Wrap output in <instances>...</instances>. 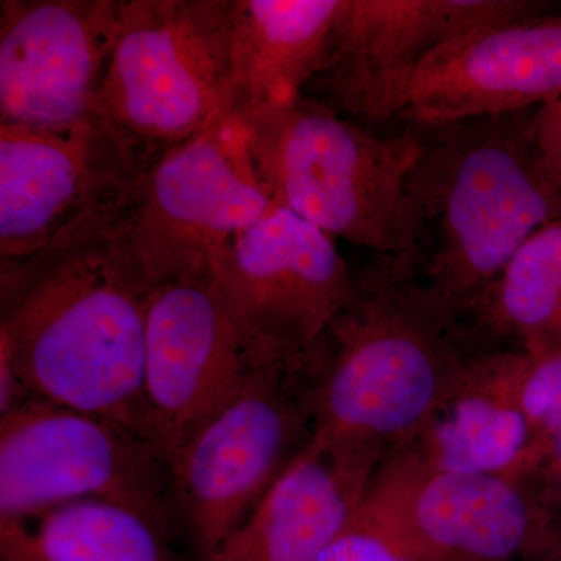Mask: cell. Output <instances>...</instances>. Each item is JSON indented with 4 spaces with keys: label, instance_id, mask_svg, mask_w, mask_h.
Masks as SVG:
<instances>
[{
    "label": "cell",
    "instance_id": "15",
    "mask_svg": "<svg viewBox=\"0 0 561 561\" xmlns=\"http://www.w3.org/2000/svg\"><path fill=\"white\" fill-rule=\"evenodd\" d=\"M561 101V14L456 41L424 61L404 117L419 127L523 113Z\"/></svg>",
    "mask_w": 561,
    "mask_h": 561
},
{
    "label": "cell",
    "instance_id": "10",
    "mask_svg": "<svg viewBox=\"0 0 561 561\" xmlns=\"http://www.w3.org/2000/svg\"><path fill=\"white\" fill-rule=\"evenodd\" d=\"M357 508L415 561H538L552 540L523 482L435 470L405 449L383 461Z\"/></svg>",
    "mask_w": 561,
    "mask_h": 561
},
{
    "label": "cell",
    "instance_id": "24",
    "mask_svg": "<svg viewBox=\"0 0 561 561\" xmlns=\"http://www.w3.org/2000/svg\"><path fill=\"white\" fill-rule=\"evenodd\" d=\"M534 125L542 168L561 191V101L537 110Z\"/></svg>",
    "mask_w": 561,
    "mask_h": 561
},
{
    "label": "cell",
    "instance_id": "16",
    "mask_svg": "<svg viewBox=\"0 0 561 561\" xmlns=\"http://www.w3.org/2000/svg\"><path fill=\"white\" fill-rule=\"evenodd\" d=\"M530 364L519 350L479 354L405 451L435 470L515 478L535 442L523 404Z\"/></svg>",
    "mask_w": 561,
    "mask_h": 561
},
{
    "label": "cell",
    "instance_id": "17",
    "mask_svg": "<svg viewBox=\"0 0 561 561\" xmlns=\"http://www.w3.org/2000/svg\"><path fill=\"white\" fill-rule=\"evenodd\" d=\"M370 482L311 437L208 561H313Z\"/></svg>",
    "mask_w": 561,
    "mask_h": 561
},
{
    "label": "cell",
    "instance_id": "12",
    "mask_svg": "<svg viewBox=\"0 0 561 561\" xmlns=\"http://www.w3.org/2000/svg\"><path fill=\"white\" fill-rule=\"evenodd\" d=\"M210 273L251 327L290 359L321 341L356 284L335 239L276 203L216 254Z\"/></svg>",
    "mask_w": 561,
    "mask_h": 561
},
{
    "label": "cell",
    "instance_id": "5",
    "mask_svg": "<svg viewBox=\"0 0 561 561\" xmlns=\"http://www.w3.org/2000/svg\"><path fill=\"white\" fill-rule=\"evenodd\" d=\"M234 0H122L90 122L138 179L232 117Z\"/></svg>",
    "mask_w": 561,
    "mask_h": 561
},
{
    "label": "cell",
    "instance_id": "9",
    "mask_svg": "<svg viewBox=\"0 0 561 561\" xmlns=\"http://www.w3.org/2000/svg\"><path fill=\"white\" fill-rule=\"evenodd\" d=\"M273 205L232 116L135 181L124 227L151 279L169 283L210 273L216 254Z\"/></svg>",
    "mask_w": 561,
    "mask_h": 561
},
{
    "label": "cell",
    "instance_id": "21",
    "mask_svg": "<svg viewBox=\"0 0 561 561\" xmlns=\"http://www.w3.org/2000/svg\"><path fill=\"white\" fill-rule=\"evenodd\" d=\"M523 404L534 431V449L561 427V350L531 359L524 379Z\"/></svg>",
    "mask_w": 561,
    "mask_h": 561
},
{
    "label": "cell",
    "instance_id": "22",
    "mask_svg": "<svg viewBox=\"0 0 561 561\" xmlns=\"http://www.w3.org/2000/svg\"><path fill=\"white\" fill-rule=\"evenodd\" d=\"M313 561L415 560L356 505L339 534L328 542L327 548Z\"/></svg>",
    "mask_w": 561,
    "mask_h": 561
},
{
    "label": "cell",
    "instance_id": "4",
    "mask_svg": "<svg viewBox=\"0 0 561 561\" xmlns=\"http://www.w3.org/2000/svg\"><path fill=\"white\" fill-rule=\"evenodd\" d=\"M234 117L276 205L373 256L415 254L408 183L420 127L382 136L309 95Z\"/></svg>",
    "mask_w": 561,
    "mask_h": 561
},
{
    "label": "cell",
    "instance_id": "8",
    "mask_svg": "<svg viewBox=\"0 0 561 561\" xmlns=\"http://www.w3.org/2000/svg\"><path fill=\"white\" fill-rule=\"evenodd\" d=\"M295 360L251 327L213 273L157 284L144 382L154 445L171 460L265 368Z\"/></svg>",
    "mask_w": 561,
    "mask_h": 561
},
{
    "label": "cell",
    "instance_id": "14",
    "mask_svg": "<svg viewBox=\"0 0 561 561\" xmlns=\"http://www.w3.org/2000/svg\"><path fill=\"white\" fill-rule=\"evenodd\" d=\"M136 180L91 122L65 131L0 124V262L35 256Z\"/></svg>",
    "mask_w": 561,
    "mask_h": 561
},
{
    "label": "cell",
    "instance_id": "18",
    "mask_svg": "<svg viewBox=\"0 0 561 561\" xmlns=\"http://www.w3.org/2000/svg\"><path fill=\"white\" fill-rule=\"evenodd\" d=\"M342 0H234L232 116L300 101L319 76Z\"/></svg>",
    "mask_w": 561,
    "mask_h": 561
},
{
    "label": "cell",
    "instance_id": "13",
    "mask_svg": "<svg viewBox=\"0 0 561 561\" xmlns=\"http://www.w3.org/2000/svg\"><path fill=\"white\" fill-rule=\"evenodd\" d=\"M122 0L0 2V124L65 131L90 122Z\"/></svg>",
    "mask_w": 561,
    "mask_h": 561
},
{
    "label": "cell",
    "instance_id": "3",
    "mask_svg": "<svg viewBox=\"0 0 561 561\" xmlns=\"http://www.w3.org/2000/svg\"><path fill=\"white\" fill-rule=\"evenodd\" d=\"M535 113L423 127L408 191L424 279L468 313L534 232L561 219V191L542 168Z\"/></svg>",
    "mask_w": 561,
    "mask_h": 561
},
{
    "label": "cell",
    "instance_id": "6",
    "mask_svg": "<svg viewBox=\"0 0 561 561\" xmlns=\"http://www.w3.org/2000/svg\"><path fill=\"white\" fill-rule=\"evenodd\" d=\"M305 357L265 368L173 454L172 493L201 561L224 545L312 437Z\"/></svg>",
    "mask_w": 561,
    "mask_h": 561
},
{
    "label": "cell",
    "instance_id": "19",
    "mask_svg": "<svg viewBox=\"0 0 561 561\" xmlns=\"http://www.w3.org/2000/svg\"><path fill=\"white\" fill-rule=\"evenodd\" d=\"M168 530L135 508L103 500L0 522L5 561H173Z\"/></svg>",
    "mask_w": 561,
    "mask_h": 561
},
{
    "label": "cell",
    "instance_id": "26",
    "mask_svg": "<svg viewBox=\"0 0 561 561\" xmlns=\"http://www.w3.org/2000/svg\"><path fill=\"white\" fill-rule=\"evenodd\" d=\"M553 542H561V522H560L559 526H553L551 545H553ZM551 545H549V546H551Z\"/></svg>",
    "mask_w": 561,
    "mask_h": 561
},
{
    "label": "cell",
    "instance_id": "25",
    "mask_svg": "<svg viewBox=\"0 0 561 561\" xmlns=\"http://www.w3.org/2000/svg\"><path fill=\"white\" fill-rule=\"evenodd\" d=\"M541 560L561 561V542H553V545L549 546Z\"/></svg>",
    "mask_w": 561,
    "mask_h": 561
},
{
    "label": "cell",
    "instance_id": "2",
    "mask_svg": "<svg viewBox=\"0 0 561 561\" xmlns=\"http://www.w3.org/2000/svg\"><path fill=\"white\" fill-rule=\"evenodd\" d=\"M413 253L373 256L308 353L312 440L373 478L415 440L479 354Z\"/></svg>",
    "mask_w": 561,
    "mask_h": 561
},
{
    "label": "cell",
    "instance_id": "20",
    "mask_svg": "<svg viewBox=\"0 0 561 561\" xmlns=\"http://www.w3.org/2000/svg\"><path fill=\"white\" fill-rule=\"evenodd\" d=\"M470 312L479 328L513 339L534 360L561 350V219L519 247Z\"/></svg>",
    "mask_w": 561,
    "mask_h": 561
},
{
    "label": "cell",
    "instance_id": "11",
    "mask_svg": "<svg viewBox=\"0 0 561 561\" xmlns=\"http://www.w3.org/2000/svg\"><path fill=\"white\" fill-rule=\"evenodd\" d=\"M538 0H342L331 47L308 90L350 119L404 117L416 73L435 50L551 13Z\"/></svg>",
    "mask_w": 561,
    "mask_h": 561
},
{
    "label": "cell",
    "instance_id": "27",
    "mask_svg": "<svg viewBox=\"0 0 561 561\" xmlns=\"http://www.w3.org/2000/svg\"><path fill=\"white\" fill-rule=\"evenodd\" d=\"M538 561H553V560H538Z\"/></svg>",
    "mask_w": 561,
    "mask_h": 561
},
{
    "label": "cell",
    "instance_id": "7",
    "mask_svg": "<svg viewBox=\"0 0 561 561\" xmlns=\"http://www.w3.org/2000/svg\"><path fill=\"white\" fill-rule=\"evenodd\" d=\"M80 500L117 502L169 527L171 465L151 443L73 409L28 398L0 415V522Z\"/></svg>",
    "mask_w": 561,
    "mask_h": 561
},
{
    "label": "cell",
    "instance_id": "1",
    "mask_svg": "<svg viewBox=\"0 0 561 561\" xmlns=\"http://www.w3.org/2000/svg\"><path fill=\"white\" fill-rule=\"evenodd\" d=\"M127 203L91 210L35 256L0 262V354L24 401L90 413L154 445L144 382L157 283L125 232Z\"/></svg>",
    "mask_w": 561,
    "mask_h": 561
},
{
    "label": "cell",
    "instance_id": "23",
    "mask_svg": "<svg viewBox=\"0 0 561 561\" xmlns=\"http://www.w3.org/2000/svg\"><path fill=\"white\" fill-rule=\"evenodd\" d=\"M516 479L522 482L534 479L545 486L549 500L561 502V427L531 449Z\"/></svg>",
    "mask_w": 561,
    "mask_h": 561
}]
</instances>
